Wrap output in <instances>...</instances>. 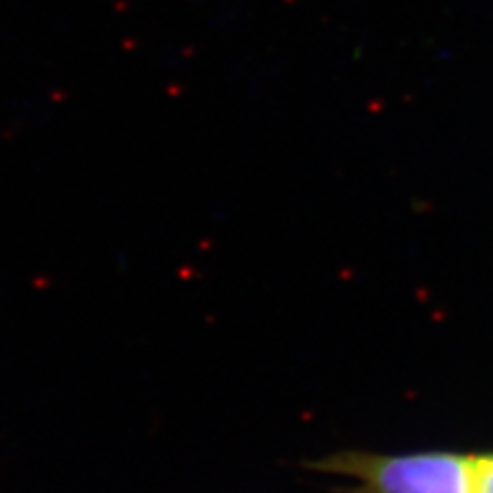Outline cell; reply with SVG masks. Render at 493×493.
Returning a JSON list of instances; mask_svg holds the SVG:
<instances>
[{
  "label": "cell",
  "instance_id": "cell-1",
  "mask_svg": "<svg viewBox=\"0 0 493 493\" xmlns=\"http://www.w3.org/2000/svg\"><path fill=\"white\" fill-rule=\"evenodd\" d=\"M307 467L349 479L345 493H473L471 452L458 450H337Z\"/></svg>",
  "mask_w": 493,
  "mask_h": 493
},
{
  "label": "cell",
  "instance_id": "cell-2",
  "mask_svg": "<svg viewBox=\"0 0 493 493\" xmlns=\"http://www.w3.org/2000/svg\"><path fill=\"white\" fill-rule=\"evenodd\" d=\"M473 493H493V450L471 452Z\"/></svg>",
  "mask_w": 493,
  "mask_h": 493
}]
</instances>
